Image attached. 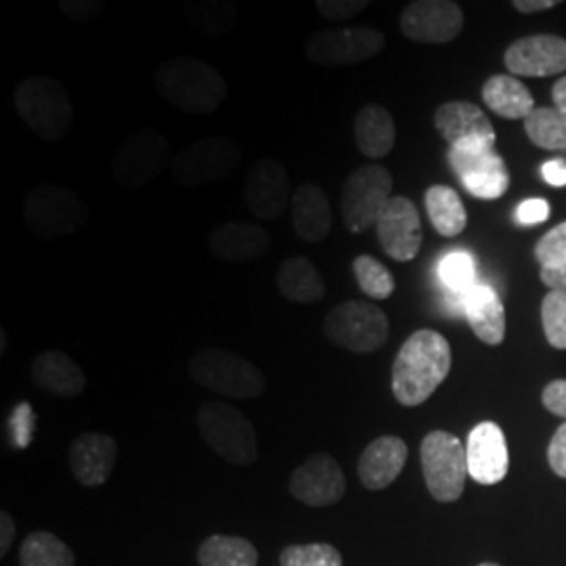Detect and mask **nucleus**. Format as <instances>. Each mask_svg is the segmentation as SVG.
Listing matches in <instances>:
<instances>
[{"label": "nucleus", "mask_w": 566, "mask_h": 566, "mask_svg": "<svg viewBox=\"0 0 566 566\" xmlns=\"http://www.w3.org/2000/svg\"><path fill=\"white\" fill-rule=\"evenodd\" d=\"M200 566H256L259 549L243 537L210 535L198 547Z\"/></svg>", "instance_id": "obj_31"}, {"label": "nucleus", "mask_w": 566, "mask_h": 566, "mask_svg": "<svg viewBox=\"0 0 566 566\" xmlns=\"http://www.w3.org/2000/svg\"><path fill=\"white\" fill-rule=\"evenodd\" d=\"M196 422L206 446L229 464L252 465L259 460L256 430L240 409L223 401H208L200 405Z\"/></svg>", "instance_id": "obj_5"}, {"label": "nucleus", "mask_w": 566, "mask_h": 566, "mask_svg": "<svg viewBox=\"0 0 566 566\" xmlns=\"http://www.w3.org/2000/svg\"><path fill=\"white\" fill-rule=\"evenodd\" d=\"M552 99H554V107L560 109L563 114H566V76H563L560 81L554 84V88H552Z\"/></svg>", "instance_id": "obj_50"}, {"label": "nucleus", "mask_w": 566, "mask_h": 566, "mask_svg": "<svg viewBox=\"0 0 566 566\" xmlns=\"http://www.w3.org/2000/svg\"><path fill=\"white\" fill-rule=\"evenodd\" d=\"M392 175L380 164H365L353 170L343 185V219L350 233L376 227L392 200Z\"/></svg>", "instance_id": "obj_10"}, {"label": "nucleus", "mask_w": 566, "mask_h": 566, "mask_svg": "<svg viewBox=\"0 0 566 566\" xmlns=\"http://www.w3.org/2000/svg\"><path fill=\"white\" fill-rule=\"evenodd\" d=\"M434 128L451 147H495L497 135L485 112L470 102H449L437 107Z\"/></svg>", "instance_id": "obj_20"}, {"label": "nucleus", "mask_w": 566, "mask_h": 566, "mask_svg": "<svg viewBox=\"0 0 566 566\" xmlns=\"http://www.w3.org/2000/svg\"><path fill=\"white\" fill-rule=\"evenodd\" d=\"M542 177L552 187H565L566 185V160L556 158L542 166Z\"/></svg>", "instance_id": "obj_46"}, {"label": "nucleus", "mask_w": 566, "mask_h": 566, "mask_svg": "<svg viewBox=\"0 0 566 566\" xmlns=\"http://www.w3.org/2000/svg\"><path fill=\"white\" fill-rule=\"evenodd\" d=\"M547 462L560 479H566V422L552 437V443L547 447Z\"/></svg>", "instance_id": "obj_44"}, {"label": "nucleus", "mask_w": 566, "mask_h": 566, "mask_svg": "<svg viewBox=\"0 0 566 566\" xmlns=\"http://www.w3.org/2000/svg\"><path fill=\"white\" fill-rule=\"evenodd\" d=\"M542 324L547 343L558 350H566V292L549 290L542 303Z\"/></svg>", "instance_id": "obj_38"}, {"label": "nucleus", "mask_w": 566, "mask_h": 566, "mask_svg": "<svg viewBox=\"0 0 566 566\" xmlns=\"http://www.w3.org/2000/svg\"><path fill=\"white\" fill-rule=\"evenodd\" d=\"M385 46V34L376 28H329L304 42V55L322 67H346L374 60Z\"/></svg>", "instance_id": "obj_12"}, {"label": "nucleus", "mask_w": 566, "mask_h": 566, "mask_svg": "<svg viewBox=\"0 0 566 566\" xmlns=\"http://www.w3.org/2000/svg\"><path fill=\"white\" fill-rule=\"evenodd\" d=\"M483 102L506 120H526L535 109L533 95L523 82L506 74H495L483 86Z\"/></svg>", "instance_id": "obj_29"}, {"label": "nucleus", "mask_w": 566, "mask_h": 566, "mask_svg": "<svg viewBox=\"0 0 566 566\" xmlns=\"http://www.w3.org/2000/svg\"><path fill=\"white\" fill-rule=\"evenodd\" d=\"M407 453H409L407 443L399 437L386 434L371 441L365 447L357 464L361 485L369 491H380L392 485L403 472Z\"/></svg>", "instance_id": "obj_23"}, {"label": "nucleus", "mask_w": 566, "mask_h": 566, "mask_svg": "<svg viewBox=\"0 0 566 566\" xmlns=\"http://www.w3.org/2000/svg\"><path fill=\"white\" fill-rule=\"evenodd\" d=\"M185 20L193 30L202 32L203 36L221 39L227 32L233 30V25L238 21V9H235V4L221 2V0L187 2Z\"/></svg>", "instance_id": "obj_32"}, {"label": "nucleus", "mask_w": 566, "mask_h": 566, "mask_svg": "<svg viewBox=\"0 0 566 566\" xmlns=\"http://www.w3.org/2000/svg\"><path fill=\"white\" fill-rule=\"evenodd\" d=\"M526 137L547 151H566V114L556 107H535L525 120Z\"/></svg>", "instance_id": "obj_34"}, {"label": "nucleus", "mask_w": 566, "mask_h": 566, "mask_svg": "<svg viewBox=\"0 0 566 566\" xmlns=\"http://www.w3.org/2000/svg\"><path fill=\"white\" fill-rule=\"evenodd\" d=\"M447 160L472 198L500 200L510 187L506 163L491 145L449 147Z\"/></svg>", "instance_id": "obj_13"}, {"label": "nucleus", "mask_w": 566, "mask_h": 566, "mask_svg": "<svg viewBox=\"0 0 566 566\" xmlns=\"http://www.w3.org/2000/svg\"><path fill=\"white\" fill-rule=\"evenodd\" d=\"M542 401L547 411H552L558 418H565L566 422V380H554L544 388Z\"/></svg>", "instance_id": "obj_45"}, {"label": "nucleus", "mask_w": 566, "mask_h": 566, "mask_svg": "<svg viewBox=\"0 0 566 566\" xmlns=\"http://www.w3.org/2000/svg\"><path fill=\"white\" fill-rule=\"evenodd\" d=\"M552 214V208L549 202L542 200V198H533V200H525L516 208V223L523 224V227H531V224L544 223L549 219Z\"/></svg>", "instance_id": "obj_43"}, {"label": "nucleus", "mask_w": 566, "mask_h": 566, "mask_svg": "<svg viewBox=\"0 0 566 566\" xmlns=\"http://www.w3.org/2000/svg\"><path fill=\"white\" fill-rule=\"evenodd\" d=\"M539 277L549 290L566 292V264L565 266H558V269H542Z\"/></svg>", "instance_id": "obj_48"}, {"label": "nucleus", "mask_w": 566, "mask_h": 566, "mask_svg": "<svg viewBox=\"0 0 566 566\" xmlns=\"http://www.w3.org/2000/svg\"><path fill=\"white\" fill-rule=\"evenodd\" d=\"M210 252L227 263H250L259 261L271 250V233L252 223L219 224L210 235Z\"/></svg>", "instance_id": "obj_22"}, {"label": "nucleus", "mask_w": 566, "mask_h": 566, "mask_svg": "<svg viewBox=\"0 0 566 566\" xmlns=\"http://www.w3.org/2000/svg\"><path fill=\"white\" fill-rule=\"evenodd\" d=\"M353 273H355V280L361 287V292L371 301L390 298V294L397 287L392 273L386 269L385 264L376 261L369 254H361L353 261Z\"/></svg>", "instance_id": "obj_35"}, {"label": "nucleus", "mask_w": 566, "mask_h": 566, "mask_svg": "<svg viewBox=\"0 0 566 566\" xmlns=\"http://www.w3.org/2000/svg\"><path fill=\"white\" fill-rule=\"evenodd\" d=\"M15 112L46 143H60L74 126V105L67 88L51 76H28L13 93Z\"/></svg>", "instance_id": "obj_3"}, {"label": "nucleus", "mask_w": 566, "mask_h": 566, "mask_svg": "<svg viewBox=\"0 0 566 566\" xmlns=\"http://www.w3.org/2000/svg\"><path fill=\"white\" fill-rule=\"evenodd\" d=\"M290 175L280 160L261 158L248 172L243 198L248 210L261 221L280 219L292 203Z\"/></svg>", "instance_id": "obj_16"}, {"label": "nucleus", "mask_w": 566, "mask_h": 566, "mask_svg": "<svg viewBox=\"0 0 566 566\" xmlns=\"http://www.w3.org/2000/svg\"><path fill=\"white\" fill-rule=\"evenodd\" d=\"M439 275H441V282L446 283L447 290L455 296H462V301H464L465 294L476 285L474 261L464 250H455V252L447 254L443 263L439 266Z\"/></svg>", "instance_id": "obj_36"}, {"label": "nucleus", "mask_w": 566, "mask_h": 566, "mask_svg": "<svg viewBox=\"0 0 566 566\" xmlns=\"http://www.w3.org/2000/svg\"><path fill=\"white\" fill-rule=\"evenodd\" d=\"M282 566H343V554L329 544L287 546L280 554Z\"/></svg>", "instance_id": "obj_37"}, {"label": "nucleus", "mask_w": 566, "mask_h": 566, "mask_svg": "<svg viewBox=\"0 0 566 566\" xmlns=\"http://www.w3.org/2000/svg\"><path fill=\"white\" fill-rule=\"evenodd\" d=\"M292 227L306 243L324 242L332 231V206L324 187L317 182H303L292 196Z\"/></svg>", "instance_id": "obj_24"}, {"label": "nucleus", "mask_w": 566, "mask_h": 566, "mask_svg": "<svg viewBox=\"0 0 566 566\" xmlns=\"http://www.w3.org/2000/svg\"><path fill=\"white\" fill-rule=\"evenodd\" d=\"M196 385L231 399H256L266 388L263 371L231 350L203 348L189 361Z\"/></svg>", "instance_id": "obj_7"}, {"label": "nucleus", "mask_w": 566, "mask_h": 566, "mask_svg": "<svg viewBox=\"0 0 566 566\" xmlns=\"http://www.w3.org/2000/svg\"><path fill=\"white\" fill-rule=\"evenodd\" d=\"M468 474L479 485H497L506 479L510 468L504 430L495 422H481L468 434L465 443Z\"/></svg>", "instance_id": "obj_18"}, {"label": "nucleus", "mask_w": 566, "mask_h": 566, "mask_svg": "<svg viewBox=\"0 0 566 566\" xmlns=\"http://www.w3.org/2000/svg\"><path fill=\"white\" fill-rule=\"evenodd\" d=\"M105 9V2L102 0H61L60 11L78 25H88L97 20Z\"/></svg>", "instance_id": "obj_41"}, {"label": "nucleus", "mask_w": 566, "mask_h": 566, "mask_svg": "<svg viewBox=\"0 0 566 566\" xmlns=\"http://www.w3.org/2000/svg\"><path fill=\"white\" fill-rule=\"evenodd\" d=\"M376 231L382 250L392 261L409 263L420 254L424 240L420 212L403 196H395L388 202L382 217L376 223Z\"/></svg>", "instance_id": "obj_17"}, {"label": "nucleus", "mask_w": 566, "mask_h": 566, "mask_svg": "<svg viewBox=\"0 0 566 566\" xmlns=\"http://www.w3.org/2000/svg\"><path fill=\"white\" fill-rule=\"evenodd\" d=\"M15 539V521L9 512L0 514V556L4 558Z\"/></svg>", "instance_id": "obj_47"}, {"label": "nucleus", "mask_w": 566, "mask_h": 566, "mask_svg": "<svg viewBox=\"0 0 566 566\" xmlns=\"http://www.w3.org/2000/svg\"><path fill=\"white\" fill-rule=\"evenodd\" d=\"M277 287L287 303L315 304L325 298V280L306 256H290L277 273Z\"/></svg>", "instance_id": "obj_28"}, {"label": "nucleus", "mask_w": 566, "mask_h": 566, "mask_svg": "<svg viewBox=\"0 0 566 566\" xmlns=\"http://www.w3.org/2000/svg\"><path fill=\"white\" fill-rule=\"evenodd\" d=\"M424 203L428 219L439 235L458 238L464 233L468 214L460 193L447 185H432L426 191Z\"/></svg>", "instance_id": "obj_30"}, {"label": "nucleus", "mask_w": 566, "mask_h": 566, "mask_svg": "<svg viewBox=\"0 0 566 566\" xmlns=\"http://www.w3.org/2000/svg\"><path fill=\"white\" fill-rule=\"evenodd\" d=\"M451 371V346L434 329H418L392 364V395L405 407L426 403Z\"/></svg>", "instance_id": "obj_1"}, {"label": "nucleus", "mask_w": 566, "mask_h": 566, "mask_svg": "<svg viewBox=\"0 0 566 566\" xmlns=\"http://www.w3.org/2000/svg\"><path fill=\"white\" fill-rule=\"evenodd\" d=\"M34 432V411L30 403H20L11 416V437L18 449L30 446Z\"/></svg>", "instance_id": "obj_42"}, {"label": "nucleus", "mask_w": 566, "mask_h": 566, "mask_svg": "<svg viewBox=\"0 0 566 566\" xmlns=\"http://www.w3.org/2000/svg\"><path fill=\"white\" fill-rule=\"evenodd\" d=\"M23 223L44 242L61 240L81 231L91 221V208L81 196L55 182L34 185L23 200Z\"/></svg>", "instance_id": "obj_4"}, {"label": "nucleus", "mask_w": 566, "mask_h": 566, "mask_svg": "<svg viewBox=\"0 0 566 566\" xmlns=\"http://www.w3.org/2000/svg\"><path fill=\"white\" fill-rule=\"evenodd\" d=\"M21 566H76L72 547L49 531L30 533L20 547Z\"/></svg>", "instance_id": "obj_33"}, {"label": "nucleus", "mask_w": 566, "mask_h": 566, "mask_svg": "<svg viewBox=\"0 0 566 566\" xmlns=\"http://www.w3.org/2000/svg\"><path fill=\"white\" fill-rule=\"evenodd\" d=\"M30 376L36 388L55 397H78L86 388V376L81 365L61 350H44L30 367Z\"/></svg>", "instance_id": "obj_26"}, {"label": "nucleus", "mask_w": 566, "mask_h": 566, "mask_svg": "<svg viewBox=\"0 0 566 566\" xmlns=\"http://www.w3.org/2000/svg\"><path fill=\"white\" fill-rule=\"evenodd\" d=\"M242 164V147L231 137H203L185 145L172 160V177L181 187L198 189L231 177Z\"/></svg>", "instance_id": "obj_9"}, {"label": "nucleus", "mask_w": 566, "mask_h": 566, "mask_svg": "<svg viewBox=\"0 0 566 566\" xmlns=\"http://www.w3.org/2000/svg\"><path fill=\"white\" fill-rule=\"evenodd\" d=\"M118 458V443L102 432H84L70 447V465L82 486H102L109 481Z\"/></svg>", "instance_id": "obj_21"}, {"label": "nucleus", "mask_w": 566, "mask_h": 566, "mask_svg": "<svg viewBox=\"0 0 566 566\" xmlns=\"http://www.w3.org/2000/svg\"><path fill=\"white\" fill-rule=\"evenodd\" d=\"M287 486L292 497L304 506L327 507L343 500L346 479L334 455L315 453L294 470Z\"/></svg>", "instance_id": "obj_15"}, {"label": "nucleus", "mask_w": 566, "mask_h": 566, "mask_svg": "<svg viewBox=\"0 0 566 566\" xmlns=\"http://www.w3.org/2000/svg\"><path fill=\"white\" fill-rule=\"evenodd\" d=\"M535 259L542 269H558L566 264V221L549 229L535 245Z\"/></svg>", "instance_id": "obj_39"}, {"label": "nucleus", "mask_w": 566, "mask_h": 566, "mask_svg": "<svg viewBox=\"0 0 566 566\" xmlns=\"http://www.w3.org/2000/svg\"><path fill=\"white\" fill-rule=\"evenodd\" d=\"M172 160V145L160 130L139 128L112 154L109 175L122 189L139 191L156 181Z\"/></svg>", "instance_id": "obj_6"}, {"label": "nucleus", "mask_w": 566, "mask_h": 566, "mask_svg": "<svg viewBox=\"0 0 566 566\" xmlns=\"http://www.w3.org/2000/svg\"><path fill=\"white\" fill-rule=\"evenodd\" d=\"M420 458L430 495L443 504L460 500L468 476L465 447L462 441L451 432L434 430L426 434L420 447Z\"/></svg>", "instance_id": "obj_11"}, {"label": "nucleus", "mask_w": 566, "mask_h": 566, "mask_svg": "<svg viewBox=\"0 0 566 566\" xmlns=\"http://www.w3.org/2000/svg\"><path fill=\"white\" fill-rule=\"evenodd\" d=\"M369 4L371 2H367V0H317L315 2L319 15L327 21H334V23L357 18Z\"/></svg>", "instance_id": "obj_40"}, {"label": "nucleus", "mask_w": 566, "mask_h": 566, "mask_svg": "<svg viewBox=\"0 0 566 566\" xmlns=\"http://www.w3.org/2000/svg\"><path fill=\"white\" fill-rule=\"evenodd\" d=\"M355 143L359 151L371 158L380 160L388 156L397 142V128L390 112L382 105H365L355 116Z\"/></svg>", "instance_id": "obj_27"}, {"label": "nucleus", "mask_w": 566, "mask_h": 566, "mask_svg": "<svg viewBox=\"0 0 566 566\" xmlns=\"http://www.w3.org/2000/svg\"><path fill=\"white\" fill-rule=\"evenodd\" d=\"M464 315L474 336L489 346L506 338V311L500 294L485 283H476L464 298Z\"/></svg>", "instance_id": "obj_25"}, {"label": "nucleus", "mask_w": 566, "mask_h": 566, "mask_svg": "<svg viewBox=\"0 0 566 566\" xmlns=\"http://www.w3.org/2000/svg\"><path fill=\"white\" fill-rule=\"evenodd\" d=\"M556 4H558L556 0H514V9L518 13H525V15L542 13V11H547V9H554Z\"/></svg>", "instance_id": "obj_49"}, {"label": "nucleus", "mask_w": 566, "mask_h": 566, "mask_svg": "<svg viewBox=\"0 0 566 566\" xmlns=\"http://www.w3.org/2000/svg\"><path fill=\"white\" fill-rule=\"evenodd\" d=\"M479 566H500V565H493V563H485V565H479Z\"/></svg>", "instance_id": "obj_51"}, {"label": "nucleus", "mask_w": 566, "mask_h": 566, "mask_svg": "<svg viewBox=\"0 0 566 566\" xmlns=\"http://www.w3.org/2000/svg\"><path fill=\"white\" fill-rule=\"evenodd\" d=\"M401 32L420 44H447L464 30V11L453 0H413L401 13Z\"/></svg>", "instance_id": "obj_14"}, {"label": "nucleus", "mask_w": 566, "mask_h": 566, "mask_svg": "<svg viewBox=\"0 0 566 566\" xmlns=\"http://www.w3.org/2000/svg\"><path fill=\"white\" fill-rule=\"evenodd\" d=\"M504 63L514 78H546L563 74L566 70V41L552 34L526 36L507 46Z\"/></svg>", "instance_id": "obj_19"}, {"label": "nucleus", "mask_w": 566, "mask_h": 566, "mask_svg": "<svg viewBox=\"0 0 566 566\" xmlns=\"http://www.w3.org/2000/svg\"><path fill=\"white\" fill-rule=\"evenodd\" d=\"M324 334L338 348L367 355L385 346L390 336V324L385 311L376 304L346 301L327 311Z\"/></svg>", "instance_id": "obj_8"}, {"label": "nucleus", "mask_w": 566, "mask_h": 566, "mask_svg": "<svg viewBox=\"0 0 566 566\" xmlns=\"http://www.w3.org/2000/svg\"><path fill=\"white\" fill-rule=\"evenodd\" d=\"M156 93L189 116L214 114L227 99L223 74L198 57H170L154 72Z\"/></svg>", "instance_id": "obj_2"}]
</instances>
